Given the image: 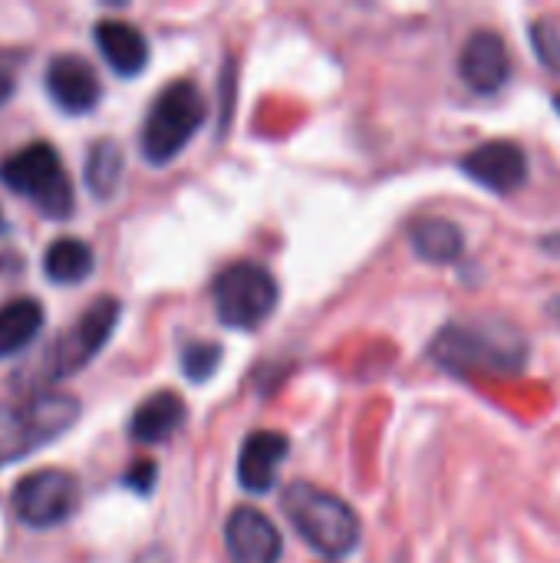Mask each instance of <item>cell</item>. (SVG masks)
<instances>
[{
    "label": "cell",
    "mask_w": 560,
    "mask_h": 563,
    "mask_svg": "<svg viewBox=\"0 0 560 563\" xmlns=\"http://www.w3.org/2000/svg\"><path fill=\"white\" fill-rule=\"evenodd\" d=\"M224 544H228L231 563H281V554H284L281 531L264 511L251 505H241L231 511L228 528H224Z\"/></svg>",
    "instance_id": "cell-11"
},
{
    "label": "cell",
    "mask_w": 560,
    "mask_h": 563,
    "mask_svg": "<svg viewBox=\"0 0 560 563\" xmlns=\"http://www.w3.org/2000/svg\"><path fill=\"white\" fill-rule=\"evenodd\" d=\"M459 79L475 92V96H498L512 76H515V63H512V49L505 43V36L498 30H475L459 53Z\"/></svg>",
    "instance_id": "cell-10"
},
{
    "label": "cell",
    "mask_w": 560,
    "mask_h": 563,
    "mask_svg": "<svg viewBox=\"0 0 560 563\" xmlns=\"http://www.w3.org/2000/svg\"><path fill=\"white\" fill-rule=\"evenodd\" d=\"M459 172L492 195H515L531 178V158L515 139H492L459 158Z\"/></svg>",
    "instance_id": "cell-9"
},
{
    "label": "cell",
    "mask_w": 560,
    "mask_h": 563,
    "mask_svg": "<svg viewBox=\"0 0 560 563\" xmlns=\"http://www.w3.org/2000/svg\"><path fill=\"white\" fill-rule=\"evenodd\" d=\"M281 508L287 515V521L294 525V531L323 558L330 561H343L356 551L363 528H360V515L333 492L317 488L310 482H294L284 498Z\"/></svg>",
    "instance_id": "cell-2"
},
{
    "label": "cell",
    "mask_w": 560,
    "mask_h": 563,
    "mask_svg": "<svg viewBox=\"0 0 560 563\" xmlns=\"http://www.w3.org/2000/svg\"><path fill=\"white\" fill-rule=\"evenodd\" d=\"M218 363H221V346L215 343H188L182 350V373L191 383H205L208 376H215Z\"/></svg>",
    "instance_id": "cell-21"
},
{
    "label": "cell",
    "mask_w": 560,
    "mask_h": 563,
    "mask_svg": "<svg viewBox=\"0 0 560 563\" xmlns=\"http://www.w3.org/2000/svg\"><path fill=\"white\" fill-rule=\"evenodd\" d=\"M83 488L76 475L63 468H40L17 482L13 488V511L33 531H50L66 525L79 508Z\"/></svg>",
    "instance_id": "cell-8"
},
{
    "label": "cell",
    "mask_w": 560,
    "mask_h": 563,
    "mask_svg": "<svg viewBox=\"0 0 560 563\" xmlns=\"http://www.w3.org/2000/svg\"><path fill=\"white\" fill-rule=\"evenodd\" d=\"M43 330V303L33 297H17L0 307V360L26 350Z\"/></svg>",
    "instance_id": "cell-17"
},
{
    "label": "cell",
    "mask_w": 560,
    "mask_h": 563,
    "mask_svg": "<svg viewBox=\"0 0 560 563\" xmlns=\"http://www.w3.org/2000/svg\"><path fill=\"white\" fill-rule=\"evenodd\" d=\"M79 402L59 393L26 396L20 402L0 406V468L40 452L73 429Z\"/></svg>",
    "instance_id": "cell-3"
},
{
    "label": "cell",
    "mask_w": 560,
    "mask_h": 563,
    "mask_svg": "<svg viewBox=\"0 0 560 563\" xmlns=\"http://www.w3.org/2000/svg\"><path fill=\"white\" fill-rule=\"evenodd\" d=\"M205 115H208L205 96H201V89L191 79L168 82L155 96V102H152V109L145 115L142 155L152 165H168L191 142V135L201 129Z\"/></svg>",
    "instance_id": "cell-4"
},
{
    "label": "cell",
    "mask_w": 560,
    "mask_h": 563,
    "mask_svg": "<svg viewBox=\"0 0 560 563\" xmlns=\"http://www.w3.org/2000/svg\"><path fill=\"white\" fill-rule=\"evenodd\" d=\"M92 264H96V254L79 238H56L43 254V271L59 287H73V284L89 280Z\"/></svg>",
    "instance_id": "cell-18"
},
{
    "label": "cell",
    "mask_w": 560,
    "mask_h": 563,
    "mask_svg": "<svg viewBox=\"0 0 560 563\" xmlns=\"http://www.w3.org/2000/svg\"><path fill=\"white\" fill-rule=\"evenodd\" d=\"M538 247H541L545 254H551V257H560V231H551V234H545V238L538 241Z\"/></svg>",
    "instance_id": "cell-24"
},
{
    "label": "cell",
    "mask_w": 560,
    "mask_h": 563,
    "mask_svg": "<svg viewBox=\"0 0 560 563\" xmlns=\"http://www.w3.org/2000/svg\"><path fill=\"white\" fill-rule=\"evenodd\" d=\"M185 402L178 393L165 389V393H152L135 412H132V422H129V432L135 442L142 445H158V442H168L182 426H185Z\"/></svg>",
    "instance_id": "cell-16"
},
{
    "label": "cell",
    "mask_w": 560,
    "mask_h": 563,
    "mask_svg": "<svg viewBox=\"0 0 560 563\" xmlns=\"http://www.w3.org/2000/svg\"><path fill=\"white\" fill-rule=\"evenodd\" d=\"M545 313H548V317H551V320L560 327V294H554V297L545 303Z\"/></svg>",
    "instance_id": "cell-25"
},
{
    "label": "cell",
    "mask_w": 560,
    "mask_h": 563,
    "mask_svg": "<svg viewBox=\"0 0 560 563\" xmlns=\"http://www.w3.org/2000/svg\"><path fill=\"white\" fill-rule=\"evenodd\" d=\"M290 455V439L284 432L264 429V432H251L241 445V459H238V482L251 492V495H264L274 478L277 468L284 465V459Z\"/></svg>",
    "instance_id": "cell-13"
},
{
    "label": "cell",
    "mask_w": 560,
    "mask_h": 563,
    "mask_svg": "<svg viewBox=\"0 0 560 563\" xmlns=\"http://www.w3.org/2000/svg\"><path fill=\"white\" fill-rule=\"evenodd\" d=\"M409 244L426 264H459L465 254V234L452 218L422 214L409 224Z\"/></svg>",
    "instance_id": "cell-15"
},
{
    "label": "cell",
    "mask_w": 560,
    "mask_h": 563,
    "mask_svg": "<svg viewBox=\"0 0 560 563\" xmlns=\"http://www.w3.org/2000/svg\"><path fill=\"white\" fill-rule=\"evenodd\" d=\"M96 46L102 59L119 73V76H135L149 63V40L139 26L125 20H99L96 23Z\"/></svg>",
    "instance_id": "cell-14"
},
{
    "label": "cell",
    "mask_w": 560,
    "mask_h": 563,
    "mask_svg": "<svg viewBox=\"0 0 560 563\" xmlns=\"http://www.w3.org/2000/svg\"><path fill=\"white\" fill-rule=\"evenodd\" d=\"M551 106H554V112L560 115V92H554V96H551Z\"/></svg>",
    "instance_id": "cell-26"
},
{
    "label": "cell",
    "mask_w": 560,
    "mask_h": 563,
    "mask_svg": "<svg viewBox=\"0 0 560 563\" xmlns=\"http://www.w3.org/2000/svg\"><path fill=\"white\" fill-rule=\"evenodd\" d=\"M122 178V148L112 139H102L89 148L86 158V185L96 198H109Z\"/></svg>",
    "instance_id": "cell-19"
},
{
    "label": "cell",
    "mask_w": 560,
    "mask_h": 563,
    "mask_svg": "<svg viewBox=\"0 0 560 563\" xmlns=\"http://www.w3.org/2000/svg\"><path fill=\"white\" fill-rule=\"evenodd\" d=\"M119 300L116 297H99L92 300L69 330L59 333V340L50 346L46 360H43V379H66L73 373H79L83 366H89L102 346L109 343V336L116 333L119 323Z\"/></svg>",
    "instance_id": "cell-7"
},
{
    "label": "cell",
    "mask_w": 560,
    "mask_h": 563,
    "mask_svg": "<svg viewBox=\"0 0 560 563\" xmlns=\"http://www.w3.org/2000/svg\"><path fill=\"white\" fill-rule=\"evenodd\" d=\"M0 181L30 198L46 218H69L76 195L59 152L50 142H30L0 162Z\"/></svg>",
    "instance_id": "cell-5"
},
{
    "label": "cell",
    "mask_w": 560,
    "mask_h": 563,
    "mask_svg": "<svg viewBox=\"0 0 560 563\" xmlns=\"http://www.w3.org/2000/svg\"><path fill=\"white\" fill-rule=\"evenodd\" d=\"M46 92L63 112L83 115V112L96 109L102 86H99L96 69L83 56L63 53V56L50 59V66H46Z\"/></svg>",
    "instance_id": "cell-12"
},
{
    "label": "cell",
    "mask_w": 560,
    "mask_h": 563,
    "mask_svg": "<svg viewBox=\"0 0 560 563\" xmlns=\"http://www.w3.org/2000/svg\"><path fill=\"white\" fill-rule=\"evenodd\" d=\"M531 49H535V56H538V63L548 69V73H554L560 76V26L554 16H538V20H531Z\"/></svg>",
    "instance_id": "cell-20"
},
{
    "label": "cell",
    "mask_w": 560,
    "mask_h": 563,
    "mask_svg": "<svg viewBox=\"0 0 560 563\" xmlns=\"http://www.w3.org/2000/svg\"><path fill=\"white\" fill-rule=\"evenodd\" d=\"M10 96H13V73H10V66L0 59V106H3Z\"/></svg>",
    "instance_id": "cell-23"
},
{
    "label": "cell",
    "mask_w": 560,
    "mask_h": 563,
    "mask_svg": "<svg viewBox=\"0 0 560 563\" xmlns=\"http://www.w3.org/2000/svg\"><path fill=\"white\" fill-rule=\"evenodd\" d=\"M155 462L152 459H139V462H132L129 468H125V488H132V492H139V495H149L152 488H155Z\"/></svg>",
    "instance_id": "cell-22"
},
{
    "label": "cell",
    "mask_w": 560,
    "mask_h": 563,
    "mask_svg": "<svg viewBox=\"0 0 560 563\" xmlns=\"http://www.w3.org/2000/svg\"><path fill=\"white\" fill-rule=\"evenodd\" d=\"M215 310L231 330H257L277 307V280L254 261L228 264L211 284Z\"/></svg>",
    "instance_id": "cell-6"
},
{
    "label": "cell",
    "mask_w": 560,
    "mask_h": 563,
    "mask_svg": "<svg viewBox=\"0 0 560 563\" xmlns=\"http://www.w3.org/2000/svg\"><path fill=\"white\" fill-rule=\"evenodd\" d=\"M429 360L459 379H518L531 363V340L502 317L452 320L432 336Z\"/></svg>",
    "instance_id": "cell-1"
}]
</instances>
